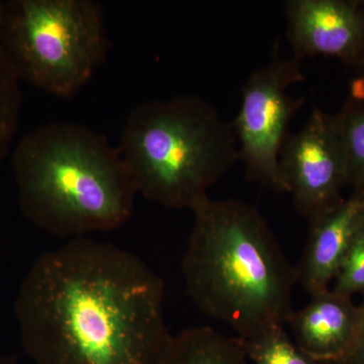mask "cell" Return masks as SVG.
<instances>
[{"label":"cell","mask_w":364,"mask_h":364,"mask_svg":"<svg viewBox=\"0 0 364 364\" xmlns=\"http://www.w3.org/2000/svg\"><path fill=\"white\" fill-rule=\"evenodd\" d=\"M331 289L352 299L364 294V221L351 239Z\"/></svg>","instance_id":"15"},{"label":"cell","mask_w":364,"mask_h":364,"mask_svg":"<svg viewBox=\"0 0 364 364\" xmlns=\"http://www.w3.org/2000/svg\"><path fill=\"white\" fill-rule=\"evenodd\" d=\"M335 129L343 148L347 165V186L364 188V102L349 100L334 114Z\"/></svg>","instance_id":"12"},{"label":"cell","mask_w":364,"mask_h":364,"mask_svg":"<svg viewBox=\"0 0 364 364\" xmlns=\"http://www.w3.org/2000/svg\"><path fill=\"white\" fill-rule=\"evenodd\" d=\"M282 193L309 222L343 200L347 165L333 117L314 109L301 130L287 136L279 155Z\"/></svg>","instance_id":"7"},{"label":"cell","mask_w":364,"mask_h":364,"mask_svg":"<svg viewBox=\"0 0 364 364\" xmlns=\"http://www.w3.org/2000/svg\"><path fill=\"white\" fill-rule=\"evenodd\" d=\"M0 364H21V363L16 355L9 354V355H0Z\"/></svg>","instance_id":"18"},{"label":"cell","mask_w":364,"mask_h":364,"mask_svg":"<svg viewBox=\"0 0 364 364\" xmlns=\"http://www.w3.org/2000/svg\"><path fill=\"white\" fill-rule=\"evenodd\" d=\"M193 213L181 268L196 306L238 338L286 327L294 311L296 267L259 210L238 200L208 198Z\"/></svg>","instance_id":"2"},{"label":"cell","mask_w":364,"mask_h":364,"mask_svg":"<svg viewBox=\"0 0 364 364\" xmlns=\"http://www.w3.org/2000/svg\"><path fill=\"white\" fill-rule=\"evenodd\" d=\"M279 39L267 65L250 74L242 88L241 104L232 123L240 160L249 181L282 193L279 155L287 129L305 98L294 97L289 87L306 80L299 60L282 58Z\"/></svg>","instance_id":"6"},{"label":"cell","mask_w":364,"mask_h":364,"mask_svg":"<svg viewBox=\"0 0 364 364\" xmlns=\"http://www.w3.org/2000/svg\"><path fill=\"white\" fill-rule=\"evenodd\" d=\"M359 305L332 289L311 296L310 301L294 311L287 325L293 339L318 364H339L355 341Z\"/></svg>","instance_id":"9"},{"label":"cell","mask_w":364,"mask_h":364,"mask_svg":"<svg viewBox=\"0 0 364 364\" xmlns=\"http://www.w3.org/2000/svg\"><path fill=\"white\" fill-rule=\"evenodd\" d=\"M350 97L354 102H364V73L352 81Z\"/></svg>","instance_id":"17"},{"label":"cell","mask_w":364,"mask_h":364,"mask_svg":"<svg viewBox=\"0 0 364 364\" xmlns=\"http://www.w3.org/2000/svg\"><path fill=\"white\" fill-rule=\"evenodd\" d=\"M352 193H358L359 195H360L361 198H363V202H364V188L363 191H352Z\"/></svg>","instance_id":"19"},{"label":"cell","mask_w":364,"mask_h":364,"mask_svg":"<svg viewBox=\"0 0 364 364\" xmlns=\"http://www.w3.org/2000/svg\"><path fill=\"white\" fill-rule=\"evenodd\" d=\"M117 150L136 193L173 210H193L240 160L232 123L196 95L136 105Z\"/></svg>","instance_id":"4"},{"label":"cell","mask_w":364,"mask_h":364,"mask_svg":"<svg viewBox=\"0 0 364 364\" xmlns=\"http://www.w3.org/2000/svg\"><path fill=\"white\" fill-rule=\"evenodd\" d=\"M11 168L21 213L54 236L114 231L133 215L136 191L117 147L85 124L35 129L14 149Z\"/></svg>","instance_id":"3"},{"label":"cell","mask_w":364,"mask_h":364,"mask_svg":"<svg viewBox=\"0 0 364 364\" xmlns=\"http://www.w3.org/2000/svg\"><path fill=\"white\" fill-rule=\"evenodd\" d=\"M364 221V202L358 193L310 224L304 252L296 267V282L310 294L331 289L351 239Z\"/></svg>","instance_id":"10"},{"label":"cell","mask_w":364,"mask_h":364,"mask_svg":"<svg viewBox=\"0 0 364 364\" xmlns=\"http://www.w3.org/2000/svg\"><path fill=\"white\" fill-rule=\"evenodd\" d=\"M284 13L294 59L332 57L364 65V1L287 0Z\"/></svg>","instance_id":"8"},{"label":"cell","mask_w":364,"mask_h":364,"mask_svg":"<svg viewBox=\"0 0 364 364\" xmlns=\"http://www.w3.org/2000/svg\"><path fill=\"white\" fill-rule=\"evenodd\" d=\"M158 364H251L238 338L212 327H193L172 335Z\"/></svg>","instance_id":"11"},{"label":"cell","mask_w":364,"mask_h":364,"mask_svg":"<svg viewBox=\"0 0 364 364\" xmlns=\"http://www.w3.org/2000/svg\"><path fill=\"white\" fill-rule=\"evenodd\" d=\"M238 340L251 364H318L299 348L284 327Z\"/></svg>","instance_id":"13"},{"label":"cell","mask_w":364,"mask_h":364,"mask_svg":"<svg viewBox=\"0 0 364 364\" xmlns=\"http://www.w3.org/2000/svg\"><path fill=\"white\" fill-rule=\"evenodd\" d=\"M162 279L135 254L90 237L43 253L14 315L35 364H158L172 335Z\"/></svg>","instance_id":"1"},{"label":"cell","mask_w":364,"mask_h":364,"mask_svg":"<svg viewBox=\"0 0 364 364\" xmlns=\"http://www.w3.org/2000/svg\"><path fill=\"white\" fill-rule=\"evenodd\" d=\"M0 38L20 81L71 98L109 49L104 9L92 0H11L0 6Z\"/></svg>","instance_id":"5"},{"label":"cell","mask_w":364,"mask_h":364,"mask_svg":"<svg viewBox=\"0 0 364 364\" xmlns=\"http://www.w3.org/2000/svg\"><path fill=\"white\" fill-rule=\"evenodd\" d=\"M20 83L6 58L0 38V164L11 152L20 124L23 105Z\"/></svg>","instance_id":"14"},{"label":"cell","mask_w":364,"mask_h":364,"mask_svg":"<svg viewBox=\"0 0 364 364\" xmlns=\"http://www.w3.org/2000/svg\"><path fill=\"white\" fill-rule=\"evenodd\" d=\"M359 327L355 341L350 350L339 364H364V294L363 299L359 304Z\"/></svg>","instance_id":"16"}]
</instances>
